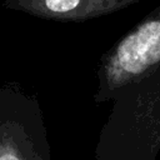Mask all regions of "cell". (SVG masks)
Wrapping results in <instances>:
<instances>
[{"label":"cell","mask_w":160,"mask_h":160,"mask_svg":"<svg viewBox=\"0 0 160 160\" xmlns=\"http://www.w3.org/2000/svg\"><path fill=\"white\" fill-rule=\"evenodd\" d=\"M160 59V21H149L118 48L116 62L128 74H138Z\"/></svg>","instance_id":"7a4b0ae2"},{"label":"cell","mask_w":160,"mask_h":160,"mask_svg":"<svg viewBox=\"0 0 160 160\" xmlns=\"http://www.w3.org/2000/svg\"><path fill=\"white\" fill-rule=\"evenodd\" d=\"M0 160H52L36 102L12 82L0 86Z\"/></svg>","instance_id":"6da1fadb"}]
</instances>
